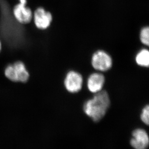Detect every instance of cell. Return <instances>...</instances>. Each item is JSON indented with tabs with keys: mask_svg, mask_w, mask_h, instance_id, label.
Masks as SVG:
<instances>
[{
	"mask_svg": "<svg viewBox=\"0 0 149 149\" xmlns=\"http://www.w3.org/2000/svg\"><path fill=\"white\" fill-rule=\"evenodd\" d=\"M141 42L144 45H149V28L148 27H144L141 30L139 35Z\"/></svg>",
	"mask_w": 149,
	"mask_h": 149,
	"instance_id": "11",
	"label": "cell"
},
{
	"mask_svg": "<svg viewBox=\"0 0 149 149\" xmlns=\"http://www.w3.org/2000/svg\"><path fill=\"white\" fill-rule=\"evenodd\" d=\"M1 41H0V51H1Z\"/></svg>",
	"mask_w": 149,
	"mask_h": 149,
	"instance_id": "14",
	"label": "cell"
},
{
	"mask_svg": "<svg viewBox=\"0 0 149 149\" xmlns=\"http://www.w3.org/2000/svg\"><path fill=\"white\" fill-rule=\"evenodd\" d=\"M13 13L17 21L21 24L30 22L33 18V12L26 4L20 3L15 6Z\"/></svg>",
	"mask_w": 149,
	"mask_h": 149,
	"instance_id": "6",
	"label": "cell"
},
{
	"mask_svg": "<svg viewBox=\"0 0 149 149\" xmlns=\"http://www.w3.org/2000/svg\"><path fill=\"white\" fill-rule=\"evenodd\" d=\"M33 17L36 27L40 30L48 28L53 19L52 14L42 7H39L35 10Z\"/></svg>",
	"mask_w": 149,
	"mask_h": 149,
	"instance_id": "4",
	"label": "cell"
},
{
	"mask_svg": "<svg viewBox=\"0 0 149 149\" xmlns=\"http://www.w3.org/2000/svg\"><path fill=\"white\" fill-rule=\"evenodd\" d=\"M130 144L136 149H145L149 146V139L146 131L142 129H136L132 133Z\"/></svg>",
	"mask_w": 149,
	"mask_h": 149,
	"instance_id": "5",
	"label": "cell"
},
{
	"mask_svg": "<svg viewBox=\"0 0 149 149\" xmlns=\"http://www.w3.org/2000/svg\"><path fill=\"white\" fill-rule=\"evenodd\" d=\"M141 119L143 122L148 125L149 124V106L148 105L146 106L142 111L141 114Z\"/></svg>",
	"mask_w": 149,
	"mask_h": 149,
	"instance_id": "12",
	"label": "cell"
},
{
	"mask_svg": "<svg viewBox=\"0 0 149 149\" xmlns=\"http://www.w3.org/2000/svg\"><path fill=\"white\" fill-rule=\"evenodd\" d=\"M93 98L84 103L83 110L84 113L95 122H98L105 116L111 104L108 93L102 90L95 93Z\"/></svg>",
	"mask_w": 149,
	"mask_h": 149,
	"instance_id": "1",
	"label": "cell"
},
{
	"mask_svg": "<svg viewBox=\"0 0 149 149\" xmlns=\"http://www.w3.org/2000/svg\"><path fill=\"white\" fill-rule=\"evenodd\" d=\"M83 82L82 75L77 72L72 70L67 74L64 80V86L69 92L77 93L81 90Z\"/></svg>",
	"mask_w": 149,
	"mask_h": 149,
	"instance_id": "3",
	"label": "cell"
},
{
	"mask_svg": "<svg viewBox=\"0 0 149 149\" xmlns=\"http://www.w3.org/2000/svg\"><path fill=\"white\" fill-rule=\"evenodd\" d=\"M5 75L10 80L18 82L17 72L14 65H9L6 67L5 70Z\"/></svg>",
	"mask_w": 149,
	"mask_h": 149,
	"instance_id": "10",
	"label": "cell"
},
{
	"mask_svg": "<svg viewBox=\"0 0 149 149\" xmlns=\"http://www.w3.org/2000/svg\"><path fill=\"white\" fill-rule=\"evenodd\" d=\"M105 83V77L101 73L90 75L87 80V87L91 92L96 93L101 91Z\"/></svg>",
	"mask_w": 149,
	"mask_h": 149,
	"instance_id": "7",
	"label": "cell"
},
{
	"mask_svg": "<svg viewBox=\"0 0 149 149\" xmlns=\"http://www.w3.org/2000/svg\"><path fill=\"white\" fill-rule=\"evenodd\" d=\"M20 3H22L23 4H27V0H19Z\"/></svg>",
	"mask_w": 149,
	"mask_h": 149,
	"instance_id": "13",
	"label": "cell"
},
{
	"mask_svg": "<svg viewBox=\"0 0 149 149\" xmlns=\"http://www.w3.org/2000/svg\"><path fill=\"white\" fill-rule=\"evenodd\" d=\"M136 62L138 65L148 67L149 65V52L146 49H143L138 52L136 56Z\"/></svg>",
	"mask_w": 149,
	"mask_h": 149,
	"instance_id": "9",
	"label": "cell"
},
{
	"mask_svg": "<svg viewBox=\"0 0 149 149\" xmlns=\"http://www.w3.org/2000/svg\"><path fill=\"white\" fill-rule=\"evenodd\" d=\"M16 70L18 82H26L29 78V74L26 69L25 66L22 62H17L14 64Z\"/></svg>",
	"mask_w": 149,
	"mask_h": 149,
	"instance_id": "8",
	"label": "cell"
},
{
	"mask_svg": "<svg viewBox=\"0 0 149 149\" xmlns=\"http://www.w3.org/2000/svg\"><path fill=\"white\" fill-rule=\"evenodd\" d=\"M91 63L95 70L100 72L109 70L113 65L111 56L103 50L95 52L92 57Z\"/></svg>",
	"mask_w": 149,
	"mask_h": 149,
	"instance_id": "2",
	"label": "cell"
}]
</instances>
